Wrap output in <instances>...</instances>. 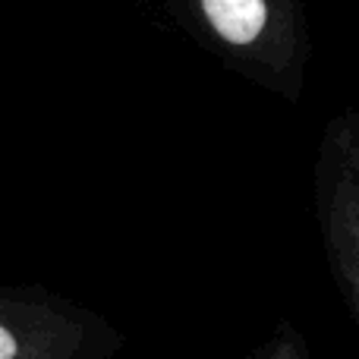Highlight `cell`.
Wrapping results in <instances>:
<instances>
[{
	"label": "cell",
	"mask_w": 359,
	"mask_h": 359,
	"mask_svg": "<svg viewBox=\"0 0 359 359\" xmlns=\"http://www.w3.org/2000/svg\"><path fill=\"white\" fill-rule=\"evenodd\" d=\"M205 22L230 48H252L268 25V0H198Z\"/></svg>",
	"instance_id": "cell-2"
},
{
	"label": "cell",
	"mask_w": 359,
	"mask_h": 359,
	"mask_svg": "<svg viewBox=\"0 0 359 359\" xmlns=\"http://www.w3.org/2000/svg\"><path fill=\"white\" fill-rule=\"evenodd\" d=\"M316 217L328 271L359 328V117L328 123L316 161Z\"/></svg>",
	"instance_id": "cell-1"
},
{
	"label": "cell",
	"mask_w": 359,
	"mask_h": 359,
	"mask_svg": "<svg viewBox=\"0 0 359 359\" xmlns=\"http://www.w3.org/2000/svg\"><path fill=\"white\" fill-rule=\"evenodd\" d=\"M246 359H312V350L306 344L303 331L297 328V322L284 318L265 334V341L255 344V350Z\"/></svg>",
	"instance_id": "cell-3"
},
{
	"label": "cell",
	"mask_w": 359,
	"mask_h": 359,
	"mask_svg": "<svg viewBox=\"0 0 359 359\" xmlns=\"http://www.w3.org/2000/svg\"><path fill=\"white\" fill-rule=\"evenodd\" d=\"M16 337L10 334V331L4 328V325H0V359H13L16 356Z\"/></svg>",
	"instance_id": "cell-4"
}]
</instances>
